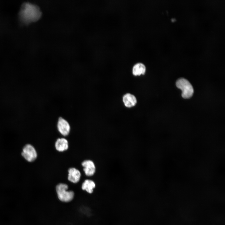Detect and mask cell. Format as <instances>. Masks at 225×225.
I'll return each instance as SVG.
<instances>
[{"instance_id": "cell-1", "label": "cell", "mask_w": 225, "mask_h": 225, "mask_svg": "<svg viewBox=\"0 0 225 225\" xmlns=\"http://www.w3.org/2000/svg\"><path fill=\"white\" fill-rule=\"evenodd\" d=\"M42 16V12L39 7L28 2L22 3L18 13L19 22L25 26L37 22Z\"/></svg>"}, {"instance_id": "cell-2", "label": "cell", "mask_w": 225, "mask_h": 225, "mask_svg": "<svg viewBox=\"0 0 225 225\" xmlns=\"http://www.w3.org/2000/svg\"><path fill=\"white\" fill-rule=\"evenodd\" d=\"M68 188V185L64 183H59L56 186L57 193L60 201L68 202L73 199L74 194V192L72 191H67Z\"/></svg>"}, {"instance_id": "cell-3", "label": "cell", "mask_w": 225, "mask_h": 225, "mask_svg": "<svg viewBox=\"0 0 225 225\" xmlns=\"http://www.w3.org/2000/svg\"><path fill=\"white\" fill-rule=\"evenodd\" d=\"M176 85L178 88L182 91V96L183 98H189L192 96L194 92L193 89L188 80L183 78H180L177 81Z\"/></svg>"}, {"instance_id": "cell-4", "label": "cell", "mask_w": 225, "mask_h": 225, "mask_svg": "<svg viewBox=\"0 0 225 225\" xmlns=\"http://www.w3.org/2000/svg\"><path fill=\"white\" fill-rule=\"evenodd\" d=\"M21 155L26 161L29 162L35 161L37 157V152L35 148L32 145L29 144L24 146Z\"/></svg>"}, {"instance_id": "cell-5", "label": "cell", "mask_w": 225, "mask_h": 225, "mask_svg": "<svg viewBox=\"0 0 225 225\" xmlns=\"http://www.w3.org/2000/svg\"><path fill=\"white\" fill-rule=\"evenodd\" d=\"M57 126L58 131L62 135L66 136L69 134L70 130V126L68 122L64 118H59Z\"/></svg>"}, {"instance_id": "cell-6", "label": "cell", "mask_w": 225, "mask_h": 225, "mask_svg": "<svg viewBox=\"0 0 225 225\" xmlns=\"http://www.w3.org/2000/svg\"><path fill=\"white\" fill-rule=\"evenodd\" d=\"M82 165L84 167L83 170L87 176H91L94 175L95 172L96 167L92 161L85 160L82 162Z\"/></svg>"}, {"instance_id": "cell-7", "label": "cell", "mask_w": 225, "mask_h": 225, "mask_svg": "<svg viewBox=\"0 0 225 225\" xmlns=\"http://www.w3.org/2000/svg\"><path fill=\"white\" fill-rule=\"evenodd\" d=\"M68 179L70 182L76 183L79 182L81 177V173L75 168H70L68 170Z\"/></svg>"}, {"instance_id": "cell-8", "label": "cell", "mask_w": 225, "mask_h": 225, "mask_svg": "<svg viewBox=\"0 0 225 225\" xmlns=\"http://www.w3.org/2000/svg\"><path fill=\"white\" fill-rule=\"evenodd\" d=\"M123 101L125 106L131 107L134 106L137 103L136 97L130 93H127L123 97Z\"/></svg>"}, {"instance_id": "cell-9", "label": "cell", "mask_w": 225, "mask_h": 225, "mask_svg": "<svg viewBox=\"0 0 225 225\" xmlns=\"http://www.w3.org/2000/svg\"><path fill=\"white\" fill-rule=\"evenodd\" d=\"M55 146L57 150L63 152L67 150L68 148V141L64 138H58L56 141Z\"/></svg>"}, {"instance_id": "cell-10", "label": "cell", "mask_w": 225, "mask_h": 225, "mask_svg": "<svg viewBox=\"0 0 225 225\" xmlns=\"http://www.w3.org/2000/svg\"><path fill=\"white\" fill-rule=\"evenodd\" d=\"M146 68L145 65L142 63L138 62L133 66L132 73L135 76H140L144 74L145 72Z\"/></svg>"}, {"instance_id": "cell-11", "label": "cell", "mask_w": 225, "mask_h": 225, "mask_svg": "<svg viewBox=\"0 0 225 225\" xmlns=\"http://www.w3.org/2000/svg\"><path fill=\"white\" fill-rule=\"evenodd\" d=\"M95 186L96 185L94 181L91 180L86 179L83 183L82 188L88 192L91 193L93 192V189Z\"/></svg>"}]
</instances>
